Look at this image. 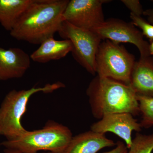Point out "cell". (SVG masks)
<instances>
[{
	"label": "cell",
	"mask_w": 153,
	"mask_h": 153,
	"mask_svg": "<svg viewBox=\"0 0 153 153\" xmlns=\"http://www.w3.org/2000/svg\"><path fill=\"white\" fill-rule=\"evenodd\" d=\"M68 0H33L10 32L19 41L41 44L53 38L64 22L63 15Z\"/></svg>",
	"instance_id": "obj_1"
},
{
	"label": "cell",
	"mask_w": 153,
	"mask_h": 153,
	"mask_svg": "<svg viewBox=\"0 0 153 153\" xmlns=\"http://www.w3.org/2000/svg\"><path fill=\"white\" fill-rule=\"evenodd\" d=\"M86 94L92 115L97 119L117 113L140 114L136 93L123 82L97 75L88 85Z\"/></svg>",
	"instance_id": "obj_2"
},
{
	"label": "cell",
	"mask_w": 153,
	"mask_h": 153,
	"mask_svg": "<svg viewBox=\"0 0 153 153\" xmlns=\"http://www.w3.org/2000/svg\"><path fill=\"white\" fill-rule=\"evenodd\" d=\"M72 133L66 126L49 122L41 129L27 130L20 136L6 140L0 145L22 153H38L40 151L64 153L72 139Z\"/></svg>",
	"instance_id": "obj_3"
},
{
	"label": "cell",
	"mask_w": 153,
	"mask_h": 153,
	"mask_svg": "<svg viewBox=\"0 0 153 153\" xmlns=\"http://www.w3.org/2000/svg\"><path fill=\"white\" fill-rule=\"evenodd\" d=\"M65 85L60 82L46 84L44 87H33L27 90H13L6 95L0 106V135L13 139L26 131L22 118L27 109L31 97L39 92L50 93Z\"/></svg>",
	"instance_id": "obj_4"
},
{
	"label": "cell",
	"mask_w": 153,
	"mask_h": 153,
	"mask_svg": "<svg viewBox=\"0 0 153 153\" xmlns=\"http://www.w3.org/2000/svg\"><path fill=\"white\" fill-rule=\"evenodd\" d=\"M135 62L134 55L124 47L106 40L101 42L97 53L96 73L129 85Z\"/></svg>",
	"instance_id": "obj_5"
},
{
	"label": "cell",
	"mask_w": 153,
	"mask_h": 153,
	"mask_svg": "<svg viewBox=\"0 0 153 153\" xmlns=\"http://www.w3.org/2000/svg\"><path fill=\"white\" fill-rule=\"evenodd\" d=\"M61 38L72 43V55L75 60L90 74L96 73V57L102 40L90 30L76 27L64 21L58 32Z\"/></svg>",
	"instance_id": "obj_6"
},
{
	"label": "cell",
	"mask_w": 153,
	"mask_h": 153,
	"mask_svg": "<svg viewBox=\"0 0 153 153\" xmlns=\"http://www.w3.org/2000/svg\"><path fill=\"white\" fill-rule=\"evenodd\" d=\"M101 40H108L117 44L129 43L135 46L140 57L150 56L149 44L144 40L142 33L131 23L120 19H111L105 21L91 30Z\"/></svg>",
	"instance_id": "obj_7"
},
{
	"label": "cell",
	"mask_w": 153,
	"mask_h": 153,
	"mask_svg": "<svg viewBox=\"0 0 153 153\" xmlns=\"http://www.w3.org/2000/svg\"><path fill=\"white\" fill-rule=\"evenodd\" d=\"M106 0H71L63 15V20L76 27L91 31L105 22L102 5Z\"/></svg>",
	"instance_id": "obj_8"
},
{
	"label": "cell",
	"mask_w": 153,
	"mask_h": 153,
	"mask_svg": "<svg viewBox=\"0 0 153 153\" xmlns=\"http://www.w3.org/2000/svg\"><path fill=\"white\" fill-rule=\"evenodd\" d=\"M141 126L134 116L128 113H117L105 115L98 121L92 124L90 130L105 134L113 133L123 140L127 147H131L133 139L132 132H140Z\"/></svg>",
	"instance_id": "obj_9"
},
{
	"label": "cell",
	"mask_w": 153,
	"mask_h": 153,
	"mask_svg": "<svg viewBox=\"0 0 153 153\" xmlns=\"http://www.w3.org/2000/svg\"><path fill=\"white\" fill-rule=\"evenodd\" d=\"M31 58L19 48L5 49L0 47V80L22 77L30 67Z\"/></svg>",
	"instance_id": "obj_10"
},
{
	"label": "cell",
	"mask_w": 153,
	"mask_h": 153,
	"mask_svg": "<svg viewBox=\"0 0 153 153\" xmlns=\"http://www.w3.org/2000/svg\"><path fill=\"white\" fill-rule=\"evenodd\" d=\"M105 134L90 130L72 137L64 153H97L105 148L116 146Z\"/></svg>",
	"instance_id": "obj_11"
},
{
	"label": "cell",
	"mask_w": 153,
	"mask_h": 153,
	"mask_svg": "<svg viewBox=\"0 0 153 153\" xmlns=\"http://www.w3.org/2000/svg\"><path fill=\"white\" fill-rule=\"evenodd\" d=\"M129 85L137 95L153 96V56L140 57L135 61Z\"/></svg>",
	"instance_id": "obj_12"
},
{
	"label": "cell",
	"mask_w": 153,
	"mask_h": 153,
	"mask_svg": "<svg viewBox=\"0 0 153 153\" xmlns=\"http://www.w3.org/2000/svg\"><path fill=\"white\" fill-rule=\"evenodd\" d=\"M40 45L30 57L33 61L41 63L60 60L66 57L72 49V43L70 40L57 41L54 37L46 39Z\"/></svg>",
	"instance_id": "obj_13"
},
{
	"label": "cell",
	"mask_w": 153,
	"mask_h": 153,
	"mask_svg": "<svg viewBox=\"0 0 153 153\" xmlns=\"http://www.w3.org/2000/svg\"><path fill=\"white\" fill-rule=\"evenodd\" d=\"M33 0H0V24L10 32Z\"/></svg>",
	"instance_id": "obj_14"
},
{
	"label": "cell",
	"mask_w": 153,
	"mask_h": 153,
	"mask_svg": "<svg viewBox=\"0 0 153 153\" xmlns=\"http://www.w3.org/2000/svg\"><path fill=\"white\" fill-rule=\"evenodd\" d=\"M141 120L142 128H149L153 126V96L137 95Z\"/></svg>",
	"instance_id": "obj_15"
},
{
	"label": "cell",
	"mask_w": 153,
	"mask_h": 153,
	"mask_svg": "<svg viewBox=\"0 0 153 153\" xmlns=\"http://www.w3.org/2000/svg\"><path fill=\"white\" fill-rule=\"evenodd\" d=\"M153 151V133L145 134L137 132L127 153H152Z\"/></svg>",
	"instance_id": "obj_16"
},
{
	"label": "cell",
	"mask_w": 153,
	"mask_h": 153,
	"mask_svg": "<svg viewBox=\"0 0 153 153\" xmlns=\"http://www.w3.org/2000/svg\"><path fill=\"white\" fill-rule=\"evenodd\" d=\"M132 24L142 30L143 36L149 38L150 42L153 40V25L144 20L141 16L130 13Z\"/></svg>",
	"instance_id": "obj_17"
},
{
	"label": "cell",
	"mask_w": 153,
	"mask_h": 153,
	"mask_svg": "<svg viewBox=\"0 0 153 153\" xmlns=\"http://www.w3.org/2000/svg\"><path fill=\"white\" fill-rule=\"evenodd\" d=\"M121 1L131 11V13L139 16L143 15L144 11L138 0H122Z\"/></svg>",
	"instance_id": "obj_18"
},
{
	"label": "cell",
	"mask_w": 153,
	"mask_h": 153,
	"mask_svg": "<svg viewBox=\"0 0 153 153\" xmlns=\"http://www.w3.org/2000/svg\"><path fill=\"white\" fill-rule=\"evenodd\" d=\"M128 149L124 143L121 141H118L114 149L103 153H127L128 152Z\"/></svg>",
	"instance_id": "obj_19"
},
{
	"label": "cell",
	"mask_w": 153,
	"mask_h": 153,
	"mask_svg": "<svg viewBox=\"0 0 153 153\" xmlns=\"http://www.w3.org/2000/svg\"><path fill=\"white\" fill-rule=\"evenodd\" d=\"M143 15L147 17L148 22L153 25V9H148L144 11Z\"/></svg>",
	"instance_id": "obj_20"
},
{
	"label": "cell",
	"mask_w": 153,
	"mask_h": 153,
	"mask_svg": "<svg viewBox=\"0 0 153 153\" xmlns=\"http://www.w3.org/2000/svg\"><path fill=\"white\" fill-rule=\"evenodd\" d=\"M4 153H22L19 151L11 149H4ZM52 153L48 152V153Z\"/></svg>",
	"instance_id": "obj_21"
},
{
	"label": "cell",
	"mask_w": 153,
	"mask_h": 153,
	"mask_svg": "<svg viewBox=\"0 0 153 153\" xmlns=\"http://www.w3.org/2000/svg\"><path fill=\"white\" fill-rule=\"evenodd\" d=\"M149 52L150 54L152 56L153 55V40L149 44Z\"/></svg>",
	"instance_id": "obj_22"
}]
</instances>
